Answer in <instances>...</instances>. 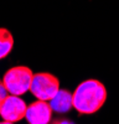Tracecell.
<instances>
[{
	"label": "cell",
	"mask_w": 119,
	"mask_h": 124,
	"mask_svg": "<svg viewBox=\"0 0 119 124\" xmlns=\"http://www.w3.org/2000/svg\"><path fill=\"white\" fill-rule=\"evenodd\" d=\"M72 101L79 114H94L107 101V88L98 79H86L73 91Z\"/></svg>",
	"instance_id": "obj_1"
},
{
	"label": "cell",
	"mask_w": 119,
	"mask_h": 124,
	"mask_svg": "<svg viewBox=\"0 0 119 124\" xmlns=\"http://www.w3.org/2000/svg\"><path fill=\"white\" fill-rule=\"evenodd\" d=\"M34 72L26 66H15L5 72L3 77V85L7 93L15 96H22L30 91Z\"/></svg>",
	"instance_id": "obj_2"
},
{
	"label": "cell",
	"mask_w": 119,
	"mask_h": 124,
	"mask_svg": "<svg viewBox=\"0 0 119 124\" xmlns=\"http://www.w3.org/2000/svg\"><path fill=\"white\" fill-rule=\"evenodd\" d=\"M60 89V79L48 72H38L35 73L30 86V92L36 99L41 101H50L56 92Z\"/></svg>",
	"instance_id": "obj_3"
},
{
	"label": "cell",
	"mask_w": 119,
	"mask_h": 124,
	"mask_svg": "<svg viewBox=\"0 0 119 124\" xmlns=\"http://www.w3.org/2000/svg\"><path fill=\"white\" fill-rule=\"evenodd\" d=\"M26 103L20 96L9 94L3 101L0 106V117L3 118V123L14 124L25 118L26 114Z\"/></svg>",
	"instance_id": "obj_4"
},
{
	"label": "cell",
	"mask_w": 119,
	"mask_h": 124,
	"mask_svg": "<svg viewBox=\"0 0 119 124\" xmlns=\"http://www.w3.org/2000/svg\"><path fill=\"white\" fill-rule=\"evenodd\" d=\"M25 118L29 124H48L52 119V108L47 101L37 99L27 106Z\"/></svg>",
	"instance_id": "obj_5"
},
{
	"label": "cell",
	"mask_w": 119,
	"mask_h": 124,
	"mask_svg": "<svg viewBox=\"0 0 119 124\" xmlns=\"http://www.w3.org/2000/svg\"><path fill=\"white\" fill-rule=\"evenodd\" d=\"M50 106L52 108V112L63 114L69 112L73 108V101H72V93L67 89H58L56 94L48 101Z\"/></svg>",
	"instance_id": "obj_6"
},
{
	"label": "cell",
	"mask_w": 119,
	"mask_h": 124,
	"mask_svg": "<svg viewBox=\"0 0 119 124\" xmlns=\"http://www.w3.org/2000/svg\"><path fill=\"white\" fill-rule=\"evenodd\" d=\"M14 48V37L7 29L0 27V60L7 57Z\"/></svg>",
	"instance_id": "obj_7"
},
{
	"label": "cell",
	"mask_w": 119,
	"mask_h": 124,
	"mask_svg": "<svg viewBox=\"0 0 119 124\" xmlns=\"http://www.w3.org/2000/svg\"><path fill=\"white\" fill-rule=\"evenodd\" d=\"M7 94H9V93H7V91H6L5 86L3 85V81H0V106H1L3 101L5 99V97H6Z\"/></svg>",
	"instance_id": "obj_8"
}]
</instances>
